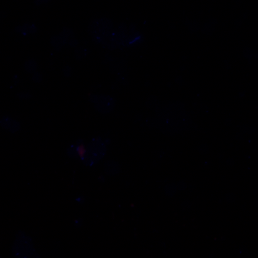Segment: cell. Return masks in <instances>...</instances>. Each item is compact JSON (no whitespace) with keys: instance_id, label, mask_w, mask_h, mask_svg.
I'll list each match as a JSON object with an SVG mask.
<instances>
[{"instance_id":"8992f818","label":"cell","mask_w":258,"mask_h":258,"mask_svg":"<svg viewBox=\"0 0 258 258\" xmlns=\"http://www.w3.org/2000/svg\"><path fill=\"white\" fill-rule=\"evenodd\" d=\"M88 55V50L85 47H76L75 50L74 55L77 60H82Z\"/></svg>"},{"instance_id":"277c9868","label":"cell","mask_w":258,"mask_h":258,"mask_svg":"<svg viewBox=\"0 0 258 258\" xmlns=\"http://www.w3.org/2000/svg\"><path fill=\"white\" fill-rule=\"evenodd\" d=\"M66 45H69L70 42L76 38L74 31L70 28H64L59 34Z\"/></svg>"},{"instance_id":"3957f363","label":"cell","mask_w":258,"mask_h":258,"mask_svg":"<svg viewBox=\"0 0 258 258\" xmlns=\"http://www.w3.org/2000/svg\"><path fill=\"white\" fill-rule=\"evenodd\" d=\"M15 30L17 33H20L23 35H28L37 32V28L35 24L28 23L19 25L15 28Z\"/></svg>"},{"instance_id":"5b68a950","label":"cell","mask_w":258,"mask_h":258,"mask_svg":"<svg viewBox=\"0 0 258 258\" xmlns=\"http://www.w3.org/2000/svg\"><path fill=\"white\" fill-rule=\"evenodd\" d=\"M50 45L55 50L58 51L62 49L66 44L64 43L63 40H62L60 35H57L51 37Z\"/></svg>"},{"instance_id":"9c48e42d","label":"cell","mask_w":258,"mask_h":258,"mask_svg":"<svg viewBox=\"0 0 258 258\" xmlns=\"http://www.w3.org/2000/svg\"><path fill=\"white\" fill-rule=\"evenodd\" d=\"M62 74H63L64 77L70 78L72 75V69L71 66H66L62 69Z\"/></svg>"},{"instance_id":"6da1fadb","label":"cell","mask_w":258,"mask_h":258,"mask_svg":"<svg viewBox=\"0 0 258 258\" xmlns=\"http://www.w3.org/2000/svg\"><path fill=\"white\" fill-rule=\"evenodd\" d=\"M88 31L94 42L101 45L115 30L112 20L108 18H100L91 22Z\"/></svg>"},{"instance_id":"30bf717a","label":"cell","mask_w":258,"mask_h":258,"mask_svg":"<svg viewBox=\"0 0 258 258\" xmlns=\"http://www.w3.org/2000/svg\"><path fill=\"white\" fill-rule=\"evenodd\" d=\"M78 154L80 156V157L83 158L85 157V154L86 153V149L85 148V146L83 145V144H81V145L79 146L77 149Z\"/></svg>"},{"instance_id":"7a4b0ae2","label":"cell","mask_w":258,"mask_h":258,"mask_svg":"<svg viewBox=\"0 0 258 258\" xmlns=\"http://www.w3.org/2000/svg\"><path fill=\"white\" fill-rule=\"evenodd\" d=\"M92 100L101 111H108L113 108V100L110 96H104V95L94 96Z\"/></svg>"},{"instance_id":"52a82bcc","label":"cell","mask_w":258,"mask_h":258,"mask_svg":"<svg viewBox=\"0 0 258 258\" xmlns=\"http://www.w3.org/2000/svg\"><path fill=\"white\" fill-rule=\"evenodd\" d=\"M25 69L28 74H33V73L36 72L37 70L36 61L32 60V59L27 60L25 64Z\"/></svg>"},{"instance_id":"8fae6325","label":"cell","mask_w":258,"mask_h":258,"mask_svg":"<svg viewBox=\"0 0 258 258\" xmlns=\"http://www.w3.org/2000/svg\"><path fill=\"white\" fill-rule=\"evenodd\" d=\"M49 0H35V3L37 5H42L48 3Z\"/></svg>"},{"instance_id":"ba28073f","label":"cell","mask_w":258,"mask_h":258,"mask_svg":"<svg viewBox=\"0 0 258 258\" xmlns=\"http://www.w3.org/2000/svg\"><path fill=\"white\" fill-rule=\"evenodd\" d=\"M32 79L34 82L39 83L42 82L43 77H42V74L36 71V72L32 74Z\"/></svg>"}]
</instances>
